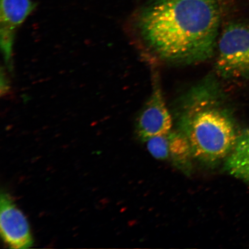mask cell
<instances>
[{
    "mask_svg": "<svg viewBox=\"0 0 249 249\" xmlns=\"http://www.w3.org/2000/svg\"><path fill=\"white\" fill-rule=\"evenodd\" d=\"M220 23L217 0H157L139 15L138 29L158 57L191 64L213 55Z\"/></svg>",
    "mask_w": 249,
    "mask_h": 249,
    "instance_id": "obj_1",
    "label": "cell"
},
{
    "mask_svg": "<svg viewBox=\"0 0 249 249\" xmlns=\"http://www.w3.org/2000/svg\"><path fill=\"white\" fill-rule=\"evenodd\" d=\"M180 132L193 156L213 163L231 152L237 138L217 81L208 77L186 93L179 106Z\"/></svg>",
    "mask_w": 249,
    "mask_h": 249,
    "instance_id": "obj_2",
    "label": "cell"
},
{
    "mask_svg": "<svg viewBox=\"0 0 249 249\" xmlns=\"http://www.w3.org/2000/svg\"><path fill=\"white\" fill-rule=\"evenodd\" d=\"M216 68L221 77H249V25L229 24L218 38Z\"/></svg>",
    "mask_w": 249,
    "mask_h": 249,
    "instance_id": "obj_3",
    "label": "cell"
},
{
    "mask_svg": "<svg viewBox=\"0 0 249 249\" xmlns=\"http://www.w3.org/2000/svg\"><path fill=\"white\" fill-rule=\"evenodd\" d=\"M154 79L150 97L140 113L136 125L139 138L144 142L154 137L168 135L173 126L172 117L157 76Z\"/></svg>",
    "mask_w": 249,
    "mask_h": 249,
    "instance_id": "obj_4",
    "label": "cell"
},
{
    "mask_svg": "<svg viewBox=\"0 0 249 249\" xmlns=\"http://www.w3.org/2000/svg\"><path fill=\"white\" fill-rule=\"evenodd\" d=\"M0 44L6 66L12 70L16 33L36 4L32 0H0Z\"/></svg>",
    "mask_w": 249,
    "mask_h": 249,
    "instance_id": "obj_5",
    "label": "cell"
},
{
    "mask_svg": "<svg viewBox=\"0 0 249 249\" xmlns=\"http://www.w3.org/2000/svg\"><path fill=\"white\" fill-rule=\"evenodd\" d=\"M0 208V228L5 244L11 249L32 247L33 239L26 217L6 192L1 193Z\"/></svg>",
    "mask_w": 249,
    "mask_h": 249,
    "instance_id": "obj_6",
    "label": "cell"
},
{
    "mask_svg": "<svg viewBox=\"0 0 249 249\" xmlns=\"http://www.w3.org/2000/svg\"><path fill=\"white\" fill-rule=\"evenodd\" d=\"M225 167L230 174L249 185V128L243 130L237 136Z\"/></svg>",
    "mask_w": 249,
    "mask_h": 249,
    "instance_id": "obj_7",
    "label": "cell"
},
{
    "mask_svg": "<svg viewBox=\"0 0 249 249\" xmlns=\"http://www.w3.org/2000/svg\"><path fill=\"white\" fill-rule=\"evenodd\" d=\"M170 155L174 160L185 163L193 155L191 145L182 132H170L168 134Z\"/></svg>",
    "mask_w": 249,
    "mask_h": 249,
    "instance_id": "obj_8",
    "label": "cell"
},
{
    "mask_svg": "<svg viewBox=\"0 0 249 249\" xmlns=\"http://www.w3.org/2000/svg\"><path fill=\"white\" fill-rule=\"evenodd\" d=\"M147 148L152 157L157 160H166L170 155L168 135L154 137L147 140Z\"/></svg>",
    "mask_w": 249,
    "mask_h": 249,
    "instance_id": "obj_9",
    "label": "cell"
},
{
    "mask_svg": "<svg viewBox=\"0 0 249 249\" xmlns=\"http://www.w3.org/2000/svg\"><path fill=\"white\" fill-rule=\"evenodd\" d=\"M10 91L9 82L5 70L2 68L1 71V96H6L9 94Z\"/></svg>",
    "mask_w": 249,
    "mask_h": 249,
    "instance_id": "obj_10",
    "label": "cell"
}]
</instances>
